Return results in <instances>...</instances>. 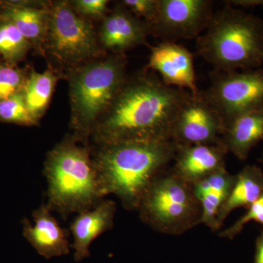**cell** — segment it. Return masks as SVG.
<instances>
[{"instance_id":"9","label":"cell","mask_w":263,"mask_h":263,"mask_svg":"<svg viewBox=\"0 0 263 263\" xmlns=\"http://www.w3.org/2000/svg\"><path fill=\"white\" fill-rule=\"evenodd\" d=\"M213 4L209 0H158L155 18L147 25L148 33L163 42L197 39L212 18Z\"/></svg>"},{"instance_id":"28","label":"cell","mask_w":263,"mask_h":263,"mask_svg":"<svg viewBox=\"0 0 263 263\" xmlns=\"http://www.w3.org/2000/svg\"><path fill=\"white\" fill-rule=\"evenodd\" d=\"M254 263H263V230L256 241Z\"/></svg>"},{"instance_id":"17","label":"cell","mask_w":263,"mask_h":263,"mask_svg":"<svg viewBox=\"0 0 263 263\" xmlns=\"http://www.w3.org/2000/svg\"><path fill=\"white\" fill-rule=\"evenodd\" d=\"M263 141V108L243 114L224 129L221 142L228 153L247 160L251 151Z\"/></svg>"},{"instance_id":"27","label":"cell","mask_w":263,"mask_h":263,"mask_svg":"<svg viewBox=\"0 0 263 263\" xmlns=\"http://www.w3.org/2000/svg\"><path fill=\"white\" fill-rule=\"evenodd\" d=\"M224 3L226 5L241 10L263 8V0H229V1H224Z\"/></svg>"},{"instance_id":"21","label":"cell","mask_w":263,"mask_h":263,"mask_svg":"<svg viewBox=\"0 0 263 263\" xmlns=\"http://www.w3.org/2000/svg\"><path fill=\"white\" fill-rule=\"evenodd\" d=\"M30 42L24 37L11 22L0 23V55L7 61L22 60L28 51Z\"/></svg>"},{"instance_id":"4","label":"cell","mask_w":263,"mask_h":263,"mask_svg":"<svg viewBox=\"0 0 263 263\" xmlns=\"http://www.w3.org/2000/svg\"><path fill=\"white\" fill-rule=\"evenodd\" d=\"M44 175L48 184L46 205L62 218L91 209L105 197L89 150L70 140L48 154Z\"/></svg>"},{"instance_id":"11","label":"cell","mask_w":263,"mask_h":263,"mask_svg":"<svg viewBox=\"0 0 263 263\" xmlns=\"http://www.w3.org/2000/svg\"><path fill=\"white\" fill-rule=\"evenodd\" d=\"M148 68L157 72L164 84L196 94L194 57L187 48L174 42H163L151 48Z\"/></svg>"},{"instance_id":"6","label":"cell","mask_w":263,"mask_h":263,"mask_svg":"<svg viewBox=\"0 0 263 263\" xmlns=\"http://www.w3.org/2000/svg\"><path fill=\"white\" fill-rule=\"evenodd\" d=\"M121 55L84 67L72 77L70 100L74 127L81 136L92 133L99 117L111 106L127 81Z\"/></svg>"},{"instance_id":"10","label":"cell","mask_w":263,"mask_h":263,"mask_svg":"<svg viewBox=\"0 0 263 263\" xmlns=\"http://www.w3.org/2000/svg\"><path fill=\"white\" fill-rule=\"evenodd\" d=\"M224 128L222 119L201 91L190 92L175 117L171 140L176 146L220 143Z\"/></svg>"},{"instance_id":"20","label":"cell","mask_w":263,"mask_h":263,"mask_svg":"<svg viewBox=\"0 0 263 263\" xmlns=\"http://www.w3.org/2000/svg\"><path fill=\"white\" fill-rule=\"evenodd\" d=\"M57 77L50 70L33 72L26 79L23 93L29 113L37 122L42 117L51 100Z\"/></svg>"},{"instance_id":"19","label":"cell","mask_w":263,"mask_h":263,"mask_svg":"<svg viewBox=\"0 0 263 263\" xmlns=\"http://www.w3.org/2000/svg\"><path fill=\"white\" fill-rule=\"evenodd\" d=\"M49 15L47 10L25 5L10 6L3 13L30 43H39L47 35Z\"/></svg>"},{"instance_id":"16","label":"cell","mask_w":263,"mask_h":263,"mask_svg":"<svg viewBox=\"0 0 263 263\" xmlns=\"http://www.w3.org/2000/svg\"><path fill=\"white\" fill-rule=\"evenodd\" d=\"M235 180L226 167L193 183L194 193L201 207V224L212 231L219 230L217 218L221 207L229 196Z\"/></svg>"},{"instance_id":"7","label":"cell","mask_w":263,"mask_h":263,"mask_svg":"<svg viewBox=\"0 0 263 263\" xmlns=\"http://www.w3.org/2000/svg\"><path fill=\"white\" fill-rule=\"evenodd\" d=\"M210 81L202 95L219 114L226 127L239 116L263 108V67L230 72L213 70Z\"/></svg>"},{"instance_id":"26","label":"cell","mask_w":263,"mask_h":263,"mask_svg":"<svg viewBox=\"0 0 263 263\" xmlns=\"http://www.w3.org/2000/svg\"><path fill=\"white\" fill-rule=\"evenodd\" d=\"M108 4L107 0H79L75 2L76 10L79 13L96 18L103 16L106 12Z\"/></svg>"},{"instance_id":"5","label":"cell","mask_w":263,"mask_h":263,"mask_svg":"<svg viewBox=\"0 0 263 263\" xmlns=\"http://www.w3.org/2000/svg\"><path fill=\"white\" fill-rule=\"evenodd\" d=\"M137 210L145 224L163 234H183L201 224V207L193 184L171 169L152 181Z\"/></svg>"},{"instance_id":"15","label":"cell","mask_w":263,"mask_h":263,"mask_svg":"<svg viewBox=\"0 0 263 263\" xmlns=\"http://www.w3.org/2000/svg\"><path fill=\"white\" fill-rule=\"evenodd\" d=\"M148 28L124 6L119 7L108 15L100 29V41L107 49L122 53L146 42Z\"/></svg>"},{"instance_id":"18","label":"cell","mask_w":263,"mask_h":263,"mask_svg":"<svg viewBox=\"0 0 263 263\" xmlns=\"http://www.w3.org/2000/svg\"><path fill=\"white\" fill-rule=\"evenodd\" d=\"M263 194V171L256 165L245 166L238 174L229 196L218 215L219 229L228 216L239 208L248 209Z\"/></svg>"},{"instance_id":"24","label":"cell","mask_w":263,"mask_h":263,"mask_svg":"<svg viewBox=\"0 0 263 263\" xmlns=\"http://www.w3.org/2000/svg\"><path fill=\"white\" fill-rule=\"evenodd\" d=\"M259 223L263 226V194L258 200L247 209L245 215L241 216L230 228L219 233V236L227 239H234L237 235L241 233L245 227L249 222Z\"/></svg>"},{"instance_id":"22","label":"cell","mask_w":263,"mask_h":263,"mask_svg":"<svg viewBox=\"0 0 263 263\" xmlns=\"http://www.w3.org/2000/svg\"><path fill=\"white\" fill-rule=\"evenodd\" d=\"M0 120L22 125L36 124L27 108L23 91L0 102Z\"/></svg>"},{"instance_id":"8","label":"cell","mask_w":263,"mask_h":263,"mask_svg":"<svg viewBox=\"0 0 263 263\" xmlns=\"http://www.w3.org/2000/svg\"><path fill=\"white\" fill-rule=\"evenodd\" d=\"M47 37L50 51L64 62L81 61L98 51L92 26L65 2L57 3L50 13Z\"/></svg>"},{"instance_id":"2","label":"cell","mask_w":263,"mask_h":263,"mask_svg":"<svg viewBox=\"0 0 263 263\" xmlns=\"http://www.w3.org/2000/svg\"><path fill=\"white\" fill-rule=\"evenodd\" d=\"M176 151L171 140L100 145L93 160L103 196L116 195L126 209L137 210L151 183L174 160Z\"/></svg>"},{"instance_id":"14","label":"cell","mask_w":263,"mask_h":263,"mask_svg":"<svg viewBox=\"0 0 263 263\" xmlns=\"http://www.w3.org/2000/svg\"><path fill=\"white\" fill-rule=\"evenodd\" d=\"M116 212L115 202L104 199L91 209L77 214L70 224L73 239L71 248L73 249L76 262L89 257L92 242L113 228Z\"/></svg>"},{"instance_id":"25","label":"cell","mask_w":263,"mask_h":263,"mask_svg":"<svg viewBox=\"0 0 263 263\" xmlns=\"http://www.w3.org/2000/svg\"><path fill=\"white\" fill-rule=\"evenodd\" d=\"M122 5L136 18H144V23L147 26L155 18L158 0H124Z\"/></svg>"},{"instance_id":"29","label":"cell","mask_w":263,"mask_h":263,"mask_svg":"<svg viewBox=\"0 0 263 263\" xmlns=\"http://www.w3.org/2000/svg\"><path fill=\"white\" fill-rule=\"evenodd\" d=\"M262 162H263V155H262Z\"/></svg>"},{"instance_id":"1","label":"cell","mask_w":263,"mask_h":263,"mask_svg":"<svg viewBox=\"0 0 263 263\" xmlns=\"http://www.w3.org/2000/svg\"><path fill=\"white\" fill-rule=\"evenodd\" d=\"M190 93L167 86L152 74L127 79L111 106L95 126V141L103 145L171 140L175 117Z\"/></svg>"},{"instance_id":"23","label":"cell","mask_w":263,"mask_h":263,"mask_svg":"<svg viewBox=\"0 0 263 263\" xmlns=\"http://www.w3.org/2000/svg\"><path fill=\"white\" fill-rule=\"evenodd\" d=\"M26 79L18 69L0 65V102L23 91Z\"/></svg>"},{"instance_id":"12","label":"cell","mask_w":263,"mask_h":263,"mask_svg":"<svg viewBox=\"0 0 263 263\" xmlns=\"http://www.w3.org/2000/svg\"><path fill=\"white\" fill-rule=\"evenodd\" d=\"M52 212L46 204H43L33 212V223L26 218L22 221L24 238L46 259L67 255L71 248L67 231Z\"/></svg>"},{"instance_id":"3","label":"cell","mask_w":263,"mask_h":263,"mask_svg":"<svg viewBox=\"0 0 263 263\" xmlns=\"http://www.w3.org/2000/svg\"><path fill=\"white\" fill-rule=\"evenodd\" d=\"M196 48L214 70L263 67V19L226 5L214 12L207 28L197 38Z\"/></svg>"},{"instance_id":"13","label":"cell","mask_w":263,"mask_h":263,"mask_svg":"<svg viewBox=\"0 0 263 263\" xmlns=\"http://www.w3.org/2000/svg\"><path fill=\"white\" fill-rule=\"evenodd\" d=\"M222 142L209 144L176 146L171 171L186 182L193 184L209 175L226 167L228 154Z\"/></svg>"}]
</instances>
